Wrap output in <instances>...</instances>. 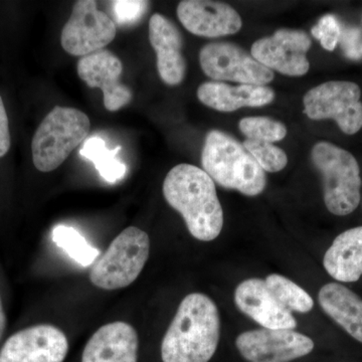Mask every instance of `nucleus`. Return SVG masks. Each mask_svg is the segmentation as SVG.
<instances>
[{"label": "nucleus", "instance_id": "obj_1", "mask_svg": "<svg viewBox=\"0 0 362 362\" xmlns=\"http://www.w3.org/2000/svg\"><path fill=\"white\" fill-rule=\"evenodd\" d=\"M162 192L169 206L181 214L194 239L211 242L220 235L223 207L214 181L204 169L178 164L166 175Z\"/></svg>", "mask_w": 362, "mask_h": 362}, {"label": "nucleus", "instance_id": "obj_2", "mask_svg": "<svg viewBox=\"0 0 362 362\" xmlns=\"http://www.w3.org/2000/svg\"><path fill=\"white\" fill-rule=\"evenodd\" d=\"M218 306L206 295L192 293L181 301L161 343L163 362H209L220 341Z\"/></svg>", "mask_w": 362, "mask_h": 362}, {"label": "nucleus", "instance_id": "obj_3", "mask_svg": "<svg viewBox=\"0 0 362 362\" xmlns=\"http://www.w3.org/2000/svg\"><path fill=\"white\" fill-rule=\"evenodd\" d=\"M202 164L214 182L247 197L261 194L267 187L265 171L244 145L220 130L207 133Z\"/></svg>", "mask_w": 362, "mask_h": 362}, {"label": "nucleus", "instance_id": "obj_4", "mask_svg": "<svg viewBox=\"0 0 362 362\" xmlns=\"http://www.w3.org/2000/svg\"><path fill=\"white\" fill-rule=\"evenodd\" d=\"M89 117L70 107L57 106L40 124L32 141L33 162L42 173H51L66 160L90 132Z\"/></svg>", "mask_w": 362, "mask_h": 362}, {"label": "nucleus", "instance_id": "obj_5", "mask_svg": "<svg viewBox=\"0 0 362 362\" xmlns=\"http://www.w3.org/2000/svg\"><path fill=\"white\" fill-rule=\"evenodd\" d=\"M312 161L323 178L324 202L331 214L347 216L361 202V169L356 157L329 142L312 149Z\"/></svg>", "mask_w": 362, "mask_h": 362}, {"label": "nucleus", "instance_id": "obj_6", "mask_svg": "<svg viewBox=\"0 0 362 362\" xmlns=\"http://www.w3.org/2000/svg\"><path fill=\"white\" fill-rule=\"evenodd\" d=\"M149 254V235L139 228L129 226L117 235L90 269V283L106 291L128 287L139 277Z\"/></svg>", "mask_w": 362, "mask_h": 362}, {"label": "nucleus", "instance_id": "obj_7", "mask_svg": "<svg viewBox=\"0 0 362 362\" xmlns=\"http://www.w3.org/2000/svg\"><path fill=\"white\" fill-rule=\"evenodd\" d=\"M361 90L356 83L332 81L305 94V114L311 120L333 119L345 134H356L362 127Z\"/></svg>", "mask_w": 362, "mask_h": 362}, {"label": "nucleus", "instance_id": "obj_8", "mask_svg": "<svg viewBox=\"0 0 362 362\" xmlns=\"http://www.w3.org/2000/svg\"><path fill=\"white\" fill-rule=\"evenodd\" d=\"M115 21L98 8L94 0H80L62 30L61 44L68 54L85 57L102 51L115 39Z\"/></svg>", "mask_w": 362, "mask_h": 362}, {"label": "nucleus", "instance_id": "obj_9", "mask_svg": "<svg viewBox=\"0 0 362 362\" xmlns=\"http://www.w3.org/2000/svg\"><path fill=\"white\" fill-rule=\"evenodd\" d=\"M199 64L207 77L233 81L242 85L266 86L274 80L270 69L259 64L252 54L230 42H211L199 52Z\"/></svg>", "mask_w": 362, "mask_h": 362}, {"label": "nucleus", "instance_id": "obj_10", "mask_svg": "<svg viewBox=\"0 0 362 362\" xmlns=\"http://www.w3.org/2000/svg\"><path fill=\"white\" fill-rule=\"evenodd\" d=\"M235 346L250 362H289L308 356L314 342L294 330L263 328L240 333Z\"/></svg>", "mask_w": 362, "mask_h": 362}, {"label": "nucleus", "instance_id": "obj_11", "mask_svg": "<svg viewBox=\"0 0 362 362\" xmlns=\"http://www.w3.org/2000/svg\"><path fill=\"white\" fill-rule=\"evenodd\" d=\"M310 47V37L303 30L282 28L271 37L255 42L251 54L270 70L291 77H301L306 75L310 68L307 59Z\"/></svg>", "mask_w": 362, "mask_h": 362}, {"label": "nucleus", "instance_id": "obj_12", "mask_svg": "<svg viewBox=\"0 0 362 362\" xmlns=\"http://www.w3.org/2000/svg\"><path fill=\"white\" fill-rule=\"evenodd\" d=\"M68 351L65 333L40 324L11 335L0 349V362H64Z\"/></svg>", "mask_w": 362, "mask_h": 362}, {"label": "nucleus", "instance_id": "obj_13", "mask_svg": "<svg viewBox=\"0 0 362 362\" xmlns=\"http://www.w3.org/2000/svg\"><path fill=\"white\" fill-rule=\"evenodd\" d=\"M78 76L90 88L103 92L107 110H120L132 100V92L120 82L123 65L121 59L108 49L82 57L77 65Z\"/></svg>", "mask_w": 362, "mask_h": 362}, {"label": "nucleus", "instance_id": "obj_14", "mask_svg": "<svg viewBox=\"0 0 362 362\" xmlns=\"http://www.w3.org/2000/svg\"><path fill=\"white\" fill-rule=\"evenodd\" d=\"M235 303L240 312L267 329H291L297 327L292 312L285 308L267 287L265 280L252 278L235 288Z\"/></svg>", "mask_w": 362, "mask_h": 362}, {"label": "nucleus", "instance_id": "obj_15", "mask_svg": "<svg viewBox=\"0 0 362 362\" xmlns=\"http://www.w3.org/2000/svg\"><path fill=\"white\" fill-rule=\"evenodd\" d=\"M177 16L188 32L211 39L235 35L243 26L232 6L211 0H183L178 4Z\"/></svg>", "mask_w": 362, "mask_h": 362}, {"label": "nucleus", "instance_id": "obj_16", "mask_svg": "<svg viewBox=\"0 0 362 362\" xmlns=\"http://www.w3.org/2000/svg\"><path fill=\"white\" fill-rule=\"evenodd\" d=\"M149 40L156 52L159 77L166 85L181 84L187 73V62L180 30L162 14H153L149 21Z\"/></svg>", "mask_w": 362, "mask_h": 362}, {"label": "nucleus", "instance_id": "obj_17", "mask_svg": "<svg viewBox=\"0 0 362 362\" xmlns=\"http://www.w3.org/2000/svg\"><path fill=\"white\" fill-rule=\"evenodd\" d=\"M138 344L137 332L130 324L108 323L90 338L82 362H137Z\"/></svg>", "mask_w": 362, "mask_h": 362}, {"label": "nucleus", "instance_id": "obj_18", "mask_svg": "<svg viewBox=\"0 0 362 362\" xmlns=\"http://www.w3.org/2000/svg\"><path fill=\"white\" fill-rule=\"evenodd\" d=\"M202 104L221 112H233L243 107H262L272 103L275 92L268 86L240 85L206 82L197 89Z\"/></svg>", "mask_w": 362, "mask_h": 362}, {"label": "nucleus", "instance_id": "obj_19", "mask_svg": "<svg viewBox=\"0 0 362 362\" xmlns=\"http://www.w3.org/2000/svg\"><path fill=\"white\" fill-rule=\"evenodd\" d=\"M323 266L339 282H356L362 275V226L345 230L324 255Z\"/></svg>", "mask_w": 362, "mask_h": 362}, {"label": "nucleus", "instance_id": "obj_20", "mask_svg": "<svg viewBox=\"0 0 362 362\" xmlns=\"http://www.w3.org/2000/svg\"><path fill=\"white\" fill-rule=\"evenodd\" d=\"M322 310L343 329L362 343V299L356 293L338 283H329L318 294Z\"/></svg>", "mask_w": 362, "mask_h": 362}, {"label": "nucleus", "instance_id": "obj_21", "mask_svg": "<svg viewBox=\"0 0 362 362\" xmlns=\"http://www.w3.org/2000/svg\"><path fill=\"white\" fill-rule=\"evenodd\" d=\"M120 150V146L112 150L107 148L104 140L94 136L84 143L80 154L95 164L100 175L107 182L116 183L122 180L127 173L125 163L117 158V154Z\"/></svg>", "mask_w": 362, "mask_h": 362}, {"label": "nucleus", "instance_id": "obj_22", "mask_svg": "<svg viewBox=\"0 0 362 362\" xmlns=\"http://www.w3.org/2000/svg\"><path fill=\"white\" fill-rule=\"evenodd\" d=\"M265 283L274 297L289 311L308 313L314 306L310 295L290 279L279 274H271Z\"/></svg>", "mask_w": 362, "mask_h": 362}, {"label": "nucleus", "instance_id": "obj_23", "mask_svg": "<svg viewBox=\"0 0 362 362\" xmlns=\"http://www.w3.org/2000/svg\"><path fill=\"white\" fill-rule=\"evenodd\" d=\"M52 239L58 247L80 265H92L99 257V250L90 246L85 238L71 226H57L52 232Z\"/></svg>", "mask_w": 362, "mask_h": 362}, {"label": "nucleus", "instance_id": "obj_24", "mask_svg": "<svg viewBox=\"0 0 362 362\" xmlns=\"http://www.w3.org/2000/svg\"><path fill=\"white\" fill-rule=\"evenodd\" d=\"M239 127L247 139L256 141H281L287 135L284 124L268 117H246L240 121Z\"/></svg>", "mask_w": 362, "mask_h": 362}, {"label": "nucleus", "instance_id": "obj_25", "mask_svg": "<svg viewBox=\"0 0 362 362\" xmlns=\"http://www.w3.org/2000/svg\"><path fill=\"white\" fill-rule=\"evenodd\" d=\"M243 145L264 171L279 173L288 164L287 154L274 143L246 139Z\"/></svg>", "mask_w": 362, "mask_h": 362}, {"label": "nucleus", "instance_id": "obj_26", "mask_svg": "<svg viewBox=\"0 0 362 362\" xmlns=\"http://www.w3.org/2000/svg\"><path fill=\"white\" fill-rule=\"evenodd\" d=\"M339 21L332 14L324 16L311 30L315 39L320 40L321 45L327 51H333L337 47L340 37Z\"/></svg>", "mask_w": 362, "mask_h": 362}, {"label": "nucleus", "instance_id": "obj_27", "mask_svg": "<svg viewBox=\"0 0 362 362\" xmlns=\"http://www.w3.org/2000/svg\"><path fill=\"white\" fill-rule=\"evenodd\" d=\"M148 1L118 0L112 2L114 16L120 25H132L141 18L148 7Z\"/></svg>", "mask_w": 362, "mask_h": 362}, {"label": "nucleus", "instance_id": "obj_28", "mask_svg": "<svg viewBox=\"0 0 362 362\" xmlns=\"http://www.w3.org/2000/svg\"><path fill=\"white\" fill-rule=\"evenodd\" d=\"M340 47L345 57L354 61L362 59V30L356 26H345L340 30Z\"/></svg>", "mask_w": 362, "mask_h": 362}, {"label": "nucleus", "instance_id": "obj_29", "mask_svg": "<svg viewBox=\"0 0 362 362\" xmlns=\"http://www.w3.org/2000/svg\"><path fill=\"white\" fill-rule=\"evenodd\" d=\"M11 139L9 132L8 117L4 107L2 98L0 96V158L6 156L11 149Z\"/></svg>", "mask_w": 362, "mask_h": 362}, {"label": "nucleus", "instance_id": "obj_30", "mask_svg": "<svg viewBox=\"0 0 362 362\" xmlns=\"http://www.w3.org/2000/svg\"><path fill=\"white\" fill-rule=\"evenodd\" d=\"M6 327V316L4 312V305H2L1 297H0V340L4 337V331Z\"/></svg>", "mask_w": 362, "mask_h": 362}]
</instances>
